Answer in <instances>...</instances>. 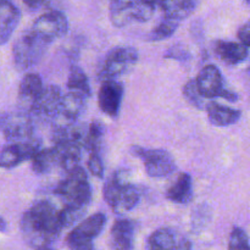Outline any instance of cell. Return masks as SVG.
I'll return each instance as SVG.
<instances>
[{
    "label": "cell",
    "mask_w": 250,
    "mask_h": 250,
    "mask_svg": "<svg viewBox=\"0 0 250 250\" xmlns=\"http://www.w3.org/2000/svg\"><path fill=\"white\" fill-rule=\"evenodd\" d=\"M46 0H23L24 5H26V6L31 10L39 9L41 6H43L44 2Z\"/></svg>",
    "instance_id": "1f68e13d"
},
{
    "label": "cell",
    "mask_w": 250,
    "mask_h": 250,
    "mask_svg": "<svg viewBox=\"0 0 250 250\" xmlns=\"http://www.w3.org/2000/svg\"><path fill=\"white\" fill-rule=\"evenodd\" d=\"M36 121L28 112L6 114L0 116V129L7 143H20L34 138Z\"/></svg>",
    "instance_id": "9c48e42d"
},
{
    "label": "cell",
    "mask_w": 250,
    "mask_h": 250,
    "mask_svg": "<svg viewBox=\"0 0 250 250\" xmlns=\"http://www.w3.org/2000/svg\"><path fill=\"white\" fill-rule=\"evenodd\" d=\"M146 1H149V2H151V4H154V5H156V6H159V4H160V2H161V0H146Z\"/></svg>",
    "instance_id": "d590c367"
},
{
    "label": "cell",
    "mask_w": 250,
    "mask_h": 250,
    "mask_svg": "<svg viewBox=\"0 0 250 250\" xmlns=\"http://www.w3.org/2000/svg\"><path fill=\"white\" fill-rule=\"evenodd\" d=\"M195 2L197 0H161L159 6L161 7L165 16L181 21L192 14Z\"/></svg>",
    "instance_id": "603a6c76"
},
{
    "label": "cell",
    "mask_w": 250,
    "mask_h": 250,
    "mask_svg": "<svg viewBox=\"0 0 250 250\" xmlns=\"http://www.w3.org/2000/svg\"><path fill=\"white\" fill-rule=\"evenodd\" d=\"M182 250H192V246H190V243H186L185 246L182 247Z\"/></svg>",
    "instance_id": "e575fe53"
},
{
    "label": "cell",
    "mask_w": 250,
    "mask_h": 250,
    "mask_svg": "<svg viewBox=\"0 0 250 250\" xmlns=\"http://www.w3.org/2000/svg\"><path fill=\"white\" fill-rule=\"evenodd\" d=\"M36 250H54V249L50 248V246H42V247H38Z\"/></svg>",
    "instance_id": "836d02e7"
},
{
    "label": "cell",
    "mask_w": 250,
    "mask_h": 250,
    "mask_svg": "<svg viewBox=\"0 0 250 250\" xmlns=\"http://www.w3.org/2000/svg\"><path fill=\"white\" fill-rule=\"evenodd\" d=\"M32 161V170L37 175H45L49 173L54 167L60 166L58 149L55 146L51 148H42L34 154Z\"/></svg>",
    "instance_id": "44dd1931"
},
{
    "label": "cell",
    "mask_w": 250,
    "mask_h": 250,
    "mask_svg": "<svg viewBox=\"0 0 250 250\" xmlns=\"http://www.w3.org/2000/svg\"><path fill=\"white\" fill-rule=\"evenodd\" d=\"M88 170L93 176L98 178L104 177V165L100 158V153H90L88 159Z\"/></svg>",
    "instance_id": "f1b7e54d"
},
{
    "label": "cell",
    "mask_w": 250,
    "mask_h": 250,
    "mask_svg": "<svg viewBox=\"0 0 250 250\" xmlns=\"http://www.w3.org/2000/svg\"><path fill=\"white\" fill-rule=\"evenodd\" d=\"M5 231H6V222H5V220L0 216V232Z\"/></svg>",
    "instance_id": "d6a6232c"
},
{
    "label": "cell",
    "mask_w": 250,
    "mask_h": 250,
    "mask_svg": "<svg viewBox=\"0 0 250 250\" xmlns=\"http://www.w3.org/2000/svg\"><path fill=\"white\" fill-rule=\"evenodd\" d=\"M31 28L51 44L54 41L62 38L67 33L68 21L62 12L49 11L41 15L34 21Z\"/></svg>",
    "instance_id": "4fadbf2b"
},
{
    "label": "cell",
    "mask_w": 250,
    "mask_h": 250,
    "mask_svg": "<svg viewBox=\"0 0 250 250\" xmlns=\"http://www.w3.org/2000/svg\"><path fill=\"white\" fill-rule=\"evenodd\" d=\"M125 88L116 80L103 81V85L98 93V104L100 110L111 119L117 117L124 99Z\"/></svg>",
    "instance_id": "5bb4252c"
},
{
    "label": "cell",
    "mask_w": 250,
    "mask_h": 250,
    "mask_svg": "<svg viewBox=\"0 0 250 250\" xmlns=\"http://www.w3.org/2000/svg\"><path fill=\"white\" fill-rule=\"evenodd\" d=\"M21 232L27 243L33 248L50 246L63 229L60 210L48 200L36 202L21 219Z\"/></svg>",
    "instance_id": "6da1fadb"
},
{
    "label": "cell",
    "mask_w": 250,
    "mask_h": 250,
    "mask_svg": "<svg viewBox=\"0 0 250 250\" xmlns=\"http://www.w3.org/2000/svg\"><path fill=\"white\" fill-rule=\"evenodd\" d=\"M177 237L173 229H159L149 236L146 242L148 250H177Z\"/></svg>",
    "instance_id": "7402d4cb"
},
{
    "label": "cell",
    "mask_w": 250,
    "mask_h": 250,
    "mask_svg": "<svg viewBox=\"0 0 250 250\" xmlns=\"http://www.w3.org/2000/svg\"><path fill=\"white\" fill-rule=\"evenodd\" d=\"M67 88L68 92L78 93V94H82L87 98H89L90 94H92L88 77L80 66H72L71 67L67 80Z\"/></svg>",
    "instance_id": "cb8c5ba5"
},
{
    "label": "cell",
    "mask_w": 250,
    "mask_h": 250,
    "mask_svg": "<svg viewBox=\"0 0 250 250\" xmlns=\"http://www.w3.org/2000/svg\"><path fill=\"white\" fill-rule=\"evenodd\" d=\"M42 149L41 139L34 137L26 142L7 143L0 150V167L14 168L26 160H31L37 151Z\"/></svg>",
    "instance_id": "7c38bea8"
},
{
    "label": "cell",
    "mask_w": 250,
    "mask_h": 250,
    "mask_svg": "<svg viewBox=\"0 0 250 250\" xmlns=\"http://www.w3.org/2000/svg\"><path fill=\"white\" fill-rule=\"evenodd\" d=\"M248 73H249V76H250V68H249V71H248Z\"/></svg>",
    "instance_id": "f35d334b"
},
{
    "label": "cell",
    "mask_w": 250,
    "mask_h": 250,
    "mask_svg": "<svg viewBox=\"0 0 250 250\" xmlns=\"http://www.w3.org/2000/svg\"><path fill=\"white\" fill-rule=\"evenodd\" d=\"M165 58L175 59V60H180V61H186L188 60V59H190V54L189 51H188L186 48H183V46L175 45L166 51Z\"/></svg>",
    "instance_id": "f546056e"
},
{
    "label": "cell",
    "mask_w": 250,
    "mask_h": 250,
    "mask_svg": "<svg viewBox=\"0 0 250 250\" xmlns=\"http://www.w3.org/2000/svg\"><path fill=\"white\" fill-rule=\"evenodd\" d=\"M180 21L172 17L164 16L163 21L148 34V41L150 42H159L164 41L166 38H170L178 28Z\"/></svg>",
    "instance_id": "484cf974"
},
{
    "label": "cell",
    "mask_w": 250,
    "mask_h": 250,
    "mask_svg": "<svg viewBox=\"0 0 250 250\" xmlns=\"http://www.w3.org/2000/svg\"><path fill=\"white\" fill-rule=\"evenodd\" d=\"M246 1H247V2H249V4H250V0H246Z\"/></svg>",
    "instance_id": "74e56055"
},
{
    "label": "cell",
    "mask_w": 250,
    "mask_h": 250,
    "mask_svg": "<svg viewBox=\"0 0 250 250\" xmlns=\"http://www.w3.org/2000/svg\"><path fill=\"white\" fill-rule=\"evenodd\" d=\"M128 172L116 171L104 186V199L117 214L134 209L141 199V193L128 180Z\"/></svg>",
    "instance_id": "3957f363"
},
{
    "label": "cell",
    "mask_w": 250,
    "mask_h": 250,
    "mask_svg": "<svg viewBox=\"0 0 250 250\" xmlns=\"http://www.w3.org/2000/svg\"><path fill=\"white\" fill-rule=\"evenodd\" d=\"M132 154L144 163L146 173L154 178H164L176 170V163L171 154L164 149H146L132 146Z\"/></svg>",
    "instance_id": "ba28073f"
},
{
    "label": "cell",
    "mask_w": 250,
    "mask_h": 250,
    "mask_svg": "<svg viewBox=\"0 0 250 250\" xmlns=\"http://www.w3.org/2000/svg\"><path fill=\"white\" fill-rule=\"evenodd\" d=\"M155 7L146 0H110V20L115 27L146 22L154 15Z\"/></svg>",
    "instance_id": "5b68a950"
},
{
    "label": "cell",
    "mask_w": 250,
    "mask_h": 250,
    "mask_svg": "<svg viewBox=\"0 0 250 250\" xmlns=\"http://www.w3.org/2000/svg\"><path fill=\"white\" fill-rule=\"evenodd\" d=\"M77 250H93V248H90V249H77Z\"/></svg>",
    "instance_id": "8d00e7d4"
},
{
    "label": "cell",
    "mask_w": 250,
    "mask_h": 250,
    "mask_svg": "<svg viewBox=\"0 0 250 250\" xmlns=\"http://www.w3.org/2000/svg\"><path fill=\"white\" fill-rule=\"evenodd\" d=\"M208 117L209 121L214 126L217 127H226L236 124L241 119V111L233 109V107L224 106L217 103H209L207 106Z\"/></svg>",
    "instance_id": "d6986e66"
},
{
    "label": "cell",
    "mask_w": 250,
    "mask_h": 250,
    "mask_svg": "<svg viewBox=\"0 0 250 250\" xmlns=\"http://www.w3.org/2000/svg\"><path fill=\"white\" fill-rule=\"evenodd\" d=\"M106 220V216L103 212H97L83 220L67 234V246L71 250L93 248V241L103 232Z\"/></svg>",
    "instance_id": "52a82bcc"
},
{
    "label": "cell",
    "mask_w": 250,
    "mask_h": 250,
    "mask_svg": "<svg viewBox=\"0 0 250 250\" xmlns=\"http://www.w3.org/2000/svg\"><path fill=\"white\" fill-rule=\"evenodd\" d=\"M238 38L242 44H244L247 48H250V21L239 28Z\"/></svg>",
    "instance_id": "4dcf8cb0"
},
{
    "label": "cell",
    "mask_w": 250,
    "mask_h": 250,
    "mask_svg": "<svg viewBox=\"0 0 250 250\" xmlns=\"http://www.w3.org/2000/svg\"><path fill=\"white\" fill-rule=\"evenodd\" d=\"M198 89L200 94L207 99L212 98H224L229 102H237L238 95L236 93L231 92L224 85V78L219 68L214 65H207L200 70L197 78Z\"/></svg>",
    "instance_id": "30bf717a"
},
{
    "label": "cell",
    "mask_w": 250,
    "mask_h": 250,
    "mask_svg": "<svg viewBox=\"0 0 250 250\" xmlns=\"http://www.w3.org/2000/svg\"><path fill=\"white\" fill-rule=\"evenodd\" d=\"M214 51L222 62L231 66L243 62L248 56V48L236 42L216 41L214 43Z\"/></svg>",
    "instance_id": "ac0fdd59"
},
{
    "label": "cell",
    "mask_w": 250,
    "mask_h": 250,
    "mask_svg": "<svg viewBox=\"0 0 250 250\" xmlns=\"http://www.w3.org/2000/svg\"><path fill=\"white\" fill-rule=\"evenodd\" d=\"M20 10L11 0H0V45L11 38L20 22Z\"/></svg>",
    "instance_id": "e0dca14e"
},
{
    "label": "cell",
    "mask_w": 250,
    "mask_h": 250,
    "mask_svg": "<svg viewBox=\"0 0 250 250\" xmlns=\"http://www.w3.org/2000/svg\"><path fill=\"white\" fill-rule=\"evenodd\" d=\"M44 89L43 81L37 73H27L19 85V105L21 111L28 112L36 104Z\"/></svg>",
    "instance_id": "9a60e30c"
},
{
    "label": "cell",
    "mask_w": 250,
    "mask_h": 250,
    "mask_svg": "<svg viewBox=\"0 0 250 250\" xmlns=\"http://www.w3.org/2000/svg\"><path fill=\"white\" fill-rule=\"evenodd\" d=\"M55 192L65 203V207L60 210L63 229L71 227L82 219L92 199V189L84 168L77 166L67 172L66 178L59 183Z\"/></svg>",
    "instance_id": "7a4b0ae2"
},
{
    "label": "cell",
    "mask_w": 250,
    "mask_h": 250,
    "mask_svg": "<svg viewBox=\"0 0 250 250\" xmlns=\"http://www.w3.org/2000/svg\"><path fill=\"white\" fill-rule=\"evenodd\" d=\"M138 61V51L132 46H115L105 56L99 71L100 80H115L134 67Z\"/></svg>",
    "instance_id": "8992f818"
},
{
    "label": "cell",
    "mask_w": 250,
    "mask_h": 250,
    "mask_svg": "<svg viewBox=\"0 0 250 250\" xmlns=\"http://www.w3.org/2000/svg\"><path fill=\"white\" fill-rule=\"evenodd\" d=\"M50 43L37 34L33 29L23 32L12 48V59L19 71H27L41 62Z\"/></svg>",
    "instance_id": "277c9868"
},
{
    "label": "cell",
    "mask_w": 250,
    "mask_h": 250,
    "mask_svg": "<svg viewBox=\"0 0 250 250\" xmlns=\"http://www.w3.org/2000/svg\"><path fill=\"white\" fill-rule=\"evenodd\" d=\"M136 224L132 220L120 219L115 221L110 231L111 250H133Z\"/></svg>",
    "instance_id": "2e32d148"
},
{
    "label": "cell",
    "mask_w": 250,
    "mask_h": 250,
    "mask_svg": "<svg viewBox=\"0 0 250 250\" xmlns=\"http://www.w3.org/2000/svg\"><path fill=\"white\" fill-rule=\"evenodd\" d=\"M183 94H185L186 99H187L193 106L198 107V109H207L208 104H209V103L207 102V98H204L200 94L195 80H190L186 83L185 87H183Z\"/></svg>",
    "instance_id": "4316f807"
},
{
    "label": "cell",
    "mask_w": 250,
    "mask_h": 250,
    "mask_svg": "<svg viewBox=\"0 0 250 250\" xmlns=\"http://www.w3.org/2000/svg\"><path fill=\"white\" fill-rule=\"evenodd\" d=\"M193 197V180L189 173H181L166 192V198L177 204H187Z\"/></svg>",
    "instance_id": "ffe728a7"
},
{
    "label": "cell",
    "mask_w": 250,
    "mask_h": 250,
    "mask_svg": "<svg viewBox=\"0 0 250 250\" xmlns=\"http://www.w3.org/2000/svg\"><path fill=\"white\" fill-rule=\"evenodd\" d=\"M105 128L102 122L93 121L88 125L87 134H85L84 149L89 153H100L102 139L104 136Z\"/></svg>",
    "instance_id": "d4e9b609"
},
{
    "label": "cell",
    "mask_w": 250,
    "mask_h": 250,
    "mask_svg": "<svg viewBox=\"0 0 250 250\" xmlns=\"http://www.w3.org/2000/svg\"><path fill=\"white\" fill-rule=\"evenodd\" d=\"M62 97L58 85H46L29 111V115L36 122H51L60 110Z\"/></svg>",
    "instance_id": "8fae6325"
},
{
    "label": "cell",
    "mask_w": 250,
    "mask_h": 250,
    "mask_svg": "<svg viewBox=\"0 0 250 250\" xmlns=\"http://www.w3.org/2000/svg\"><path fill=\"white\" fill-rule=\"evenodd\" d=\"M229 250H250L248 234L241 227H233L229 234Z\"/></svg>",
    "instance_id": "83f0119b"
}]
</instances>
